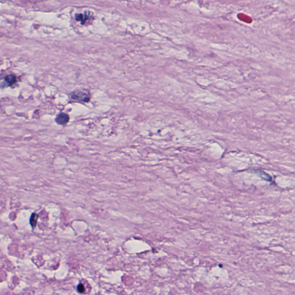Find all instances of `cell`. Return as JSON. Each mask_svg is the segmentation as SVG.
Here are the masks:
<instances>
[{
	"mask_svg": "<svg viewBox=\"0 0 295 295\" xmlns=\"http://www.w3.org/2000/svg\"><path fill=\"white\" fill-rule=\"evenodd\" d=\"M77 290L79 293H83L85 292V287H84V285L83 284H79V285H77Z\"/></svg>",
	"mask_w": 295,
	"mask_h": 295,
	"instance_id": "8992f818",
	"label": "cell"
},
{
	"mask_svg": "<svg viewBox=\"0 0 295 295\" xmlns=\"http://www.w3.org/2000/svg\"><path fill=\"white\" fill-rule=\"evenodd\" d=\"M69 117L68 115L65 113H60L57 115L56 118V121L58 125H64L68 122Z\"/></svg>",
	"mask_w": 295,
	"mask_h": 295,
	"instance_id": "7a4b0ae2",
	"label": "cell"
},
{
	"mask_svg": "<svg viewBox=\"0 0 295 295\" xmlns=\"http://www.w3.org/2000/svg\"><path fill=\"white\" fill-rule=\"evenodd\" d=\"M88 18L89 17H88V16L87 14H77L76 16V20L77 21H79V22H80L81 23V24L85 23L86 22V21L88 19Z\"/></svg>",
	"mask_w": 295,
	"mask_h": 295,
	"instance_id": "5b68a950",
	"label": "cell"
},
{
	"mask_svg": "<svg viewBox=\"0 0 295 295\" xmlns=\"http://www.w3.org/2000/svg\"><path fill=\"white\" fill-rule=\"evenodd\" d=\"M38 218V215L36 213L32 214L30 218V224L32 226V228H34L36 226L37 224V220Z\"/></svg>",
	"mask_w": 295,
	"mask_h": 295,
	"instance_id": "277c9868",
	"label": "cell"
},
{
	"mask_svg": "<svg viewBox=\"0 0 295 295\" xmlns=\"http://www.w3.org/2000/svg\"><path fill=\"white\" fill-rule=\"evenodd\" d=\"M72 98L79 101H83L84 102H88L90 98L87 94L81 91H77L72 94Z\"/></svg>",
	"mask_w": 295,
	"mask_h": 295,
	"instance_id": "6da1fadb",
	"label": "cell"
},
{
	"mask_svg": "<svg viewBox=\"0 0 295 295\" xmlns=\"http://www.w3.org/2000/svg\"><path fill=\"white\" fill-rule=\"evenodd\" d=\"M17 82V79L15 75H8L6 76L5 77V85L3 87H8V86H12L15 84Z\"/></svg>",
	"mask_w": 295,
	"mask_h": 295,
	"instance_id": "3957f363",
	"label": "cell"
}]
</instances>
